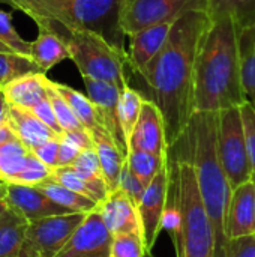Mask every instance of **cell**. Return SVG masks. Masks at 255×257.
<instances>
[{"label":"cell","instance_id":"43","mask_svg":"<svg viewBox=\"0 0 255 257\" xmlns=\"http://www.w3.org/2000/svg\"><path fill=\"white\" fill-rule=\"evenodd\" d=\"M8 113H9V101L6 99L3 90L0 89V122L8 119Z\"/></svg>","mask_w":255,"mask_h":257},{"label":"cell","instance_id":"8","mask_svg":"<svg viewBox=\"0 0 255 257\" xmlns=\"http://www.w3.org/2000/svg\"><path fill=\"white\" fill-rule=\"evenodd\" d=\"M189 11H209L207 0H120L119 29L131 36L155 24L176 21Z\"/></svg>","mask_w":255,"mask_h":257},{"label":"cell","instance_id":"21","mask_svg":"<svg viewBox=\"0 0 255 257\" xmlns=\"http://www.w3.org/2000/svg\"><path fill=\"white\" fill-rule=\"evenodd\" d=\"M45 78V74H29L8 83L2 87V90L9 104L33 108L36 104L48 98Z\"/></svg>","mask_w":255,"mask_h":257},{"label":"cell","instance_id":"45","mask_svg":"<svg viewBox=\"0 0 255 257\" xmlns=\"http://www.w3.org/2000/svg\"><path fill=\"white\" fill-rule=\"evenodd\" d=\"M0 53H14V51H12L8 45H5V44L0 41Z\"/></svg>","mask_w":255,"mask_h":257},{"label":"cell","instance_id":"32","mask_svg":"<svg viewBox=\"0 0 255 257\" xmlns=\"http://www.w3.org/2000/svg\"><path fill=\"white\" fill-rule=\"evenodd\" d=\"M111 257H153L144 238L134 233L113 235Z\"/></svg>","mask_w":255,"mask_h":257},{"label":"cell","instance_id":"5","mask_svg":"<svg viewBox=\"0 0 255 257\" xmlns=\"http://www.w3.org/2000/svg\"><path fill=\"white\" fill-rule=\"evenodd\" d=\"M32 17L38 27L56 30H92L104 35H123L119 29L120 0H5ZM119 44V41H116Z\"/></svg>","mask_w":255,"mask_h":257},{"label":"cell","instance_id":"42","mask_svg":"<svg viewBox=\"0 0 255 257\" xmlns=\"http://www.w3.org/2000/svg\"><path fill=\"white\" fill-rule=\"evenodd\" d=\"M14 137H17V134L14 133V130L9 125L8 119L3 120V122H0V145L5 143V142H8V140H11V139H14Z\"/></svg>","mask_w":255,"mask_h":257},{"label":"cell","instance_id":"35","mask_svg":"<svg viewBox=\"0 0 255 257\" xmlns=\"http://www.w3.org/2000/svg\"><path fill=\"white\" fill-rule=\"evenodd\" d=\"M0 41L8 45L14 53L23 54V56H29L30 57V48H32V42L23 39L11 20V14L0 11Z\"/></svg>","mask_w":255,"mask_h":257},{"label":"cell","instance_id":"23","mask_svg":"<svg viewBox=\"0 0 255 257\" xmlns=\"http://www.w3.org/2000/svg\"><path fill=\"white\" fill-rule=\"evenodd\" d=\"M239 59L245 93L248 99L255 104V23L240 27Z\"/></svg>","mask_w":255,"mask_h":257},{"label":"cell","instance_id":"47","mask_svg":"<svg viewBox=\"0 0 255 257\" xmlns=\"http://www.w3.org/2000/svg\"><path fill=\"white\" fill-rule=\"evenodd\" d=\"M252 182H254V185H255V175H252Z\"/></svg>","mask_w":255,"mask_h":257},{"label":"cell","instance_id":"25","mask_svg":"<svg viewBox=\"0 0 255 257\" xmlns=\"http://www.w3.org/2000/svg\"><path fill=\"white\" fill-rule=\"evenodd\" d=\"M38 188H41L50 199H53L60 206L69 209L71 212L89 214L98 208V202H95L93 199H89L74 190H69L53 179L42 182L41 185H38Z\"/></svg>","mask_w":255,"mask_h":257},{"label":"cell","instance_id":"18","mask_svg":"<svg viewBox=\"0 0 255 257\" xmlns=\"http://www.w3.org/2000/svg\"><path fill=\"white\" fill-rule=\"evenodd\" d=\"M8 122L12 126L17 137L32 151L33 148L56 139L62 137L53 131L47 123H44L30 108L9 104Z\"/></svg>","mask_w":255,"mask_h":257},{"label":"cell","instance_id":"1","mask_svg":"<svg viewBox=\"0 0 255 257\" xmlns=\"http://www.w3.org/2000/svg\"><path fill=\"white\" fill-rule=\"evenodd\" d=\"M209 11H189L173 26L164 48L141 74L162 113L167 143H179L195 113L197 62L212 26Z\"/></svg>","mask_w":255,"mask_h":257},{"label":"cell","instance_id":"33","mask_svg":"<svg viewBox=\"0 0 255 257\" xmlns=\"http://www.w3.org/2000/svg\"><path fill=\"white\" fill-rule=\"evenodd\" d=\"M53 181L62 184L63 187L69 188V190H74L89 199H93L95 202H102L101 196L98 194V191L93 188V185H90L87 181H84L74 169L72 166H68V167H57L53 170V176H51Z\"/></svg>","mask_w":255,"mask_h":257},{"label":"cell","instance_id":"12","mask_svg":"<svg viewBox=\"0 0 255 257\" xmlns=\"http://www.w3.org/2000/svg\"><path fill=\"white\" fill-rule=\"evenodd\" d=\"M83 81L86 86L87 96L96 105L105 130L110 133V136L113 137L116 145L120 148V151L128 157V146H126L122 128H120L119 113H117L122 89H119L116 84L110 81H102V80H96L90 77H83Z\"/></svg>","mask_w":255,"mask_h":257},{"label":"cell","instance_id":"28","mask_svg":"<svg viewBox=\"0 0 255 257\" xmlns=\"http://www.w3.org/2000/svg\"><path fill=\"white\" fill-rule=\"evenodd\" d=\"M170 155V152H168ZM167 157H161V155H155L152 152H146V151H138V149H129L128 152V164L132 170V173L143 182L144 187H147L153 178L158 175V172L162 169V166L167 163L168 160Z\"/></svg>","mask_w":255,"mask_h":257},{"label":"cell","instance_id":"38","mask_svg":"<svg viewBox=\"0 0 255 257\" xmlns=\"http://www.w3.org/2000/svg\"><path fill=\"white\" fill-rule=\"evenodd\" d=\"M224 257H255V233L230 238L224 247Z\"/></svg>","mask_w":255,"mask_h":257},{"label":"cell","instance_id":"27","mask_svg":"<svg viewBox=\"0 0 255 257\" xmlns=\"http://www.w3.org/2000/svg\"><path fill=\"white\" fill-rule=\"evenodd\" d=\"M143 102H144V98L141 96V93L132 89L131 86H126L120 92L117 113H119V122H120V128H122L128 149H129V140L132 137L134 128L141 113Z\"/></svg>","mask_w":255,"mask_h":257},{"label":"cell","instance_id":"29","mask_svg":"<svg viewBox=\"0 0 255 257\" xmlns=\"http://www.w3.org/2000/svg\"><path fill=\"white\" fill-rule=\"evenodd\" d=\"M29 74L44 72L29 56L18 53H0V89L8 83Z\"/></svg>","mask_w":255,"mask_h":257},{"label":"cell","instance_id":"44","mask_svg":"<svg viewBox=\"0 0 255 257\" xmlns=\"http://www.w3.org/2000/svg\"><path fill=\"white\" fill-rule=\"evenodd\" d=\"M6 187H8V184L0 179V203L6 202V191H8Z\"/></svg>","mask_w":255,"mask_h":257},{"label":"cell","instance_id":"46","mask_svg":"<svg viewBox=\"0 0 255 257\" xmlns=\"http://www.w3.org/2000/svg\"><path fill=\"white\" fill-rule=\"evenodd\" d=\"M8 209V203L6 202H3V203H0V217L3 215V212Z\"/></svg>","mask_w":255,"mask_h":257},{"label":"cell","instance_id":"41","mask_svg":"<svg viewBox=\"0 0 255 257\" xmlns=\"http://www.w3.org/2000/svg\"><path fill=\"white\" fill-rule=\"evenodd\" d=\"M83 149L77 146L72 140L68 137L62 136L60 137V146H59V160H57V167H68L72 166L77 157L80 155Z\"/></svg>","mask_w":255,"mask_h":257},{"label":"cell","instance_id":"15","mask_svg":"<svg viewBox=\"0 0 255 257\" xmlns=\"http://www.w3.org/2000/svg\"><path fill=\"white\" fill-rule=\"evenodd\" d=\"M96 209L113 235L134 233L143 236L138 206L120 188L111 191L102 202H99Z\"/></svg>","mask_w":255,"mask_h":257},{"label":"cell","instance_id":"24","mask_svg":"<svg viewBox=\"0 0 255 257\" xmlns=\"http://www.w3.org/2000/svg\"><path fill=\"white\" fill-rule=\"evenodd\" d=\"M56 87L62 93V96L68 101L69 107L72 108V111L75 113V116L78 117V120L83 123L86 130L93 133L96 130L105 128L96 105L92 102V99L87 95H83L81 92L62 83H56Z\"/></svg>","mask_w":255,"mask_h":257},{"label":"cell","instance_id":"26","mask_svg":"<svg viewBox=\"0 0 255 257\" xmlns=\"http://www.w3.org/2000/svg\"><path fill=\"white\" fill-rule=\"evenodd\" d=\"M30 149L18 139L14 137L0 145V179L12 182L17 175L24 169Z\"/></svg>","mask_w":255,"mask_h":257},{"label":"cell","instance_id":"36","mask_svg":"<svg viewBox=\"0 0 255 257\" xmlns=\"http://www.w3.org/2000/svg\"><path fill=\"white\" fill-rule=\"evenodd\" d=\"M242 120H243V130H245V139H246V149L249 163L252 167V175H255V104L249 99L245 101L240 105Z\"/></svg>","mask_w":255,"mask_h":257},{"label":"cell","instance_id":"14","mask_svg":"<svg viewBox=\"0 0 255 257\" xmlns=\"http://www.w3.org/2000/svg\"><path fill=\"white\" fill-rule=\"evenodd\" d=\"M129 149L146 151L161 157H167L170 152L162 113L152 99H144L143 102L138 122L129 140Z\"/></svg>","mask_w":255,"mask_h":257},{"label":"cell","instance_id":"34","mask_svg":"<svg viewBox=\"0 0 255 257\" xmlns=\"http://www.w3.org/2000/svg\"><path fill=\"white\" fill-rule=\"evenodd\" d=\"M53 170L51 167H48L45 163H42L33 152H30L27 163L24 166V169L17 175V178L12 181V184H21V185H32V187H38L42 182L51 179L53 176Z\"/></svg>","mask_w":255,"mask_h":257},{"label":"cell","instance_id":"7","mask_svg":"<svg viewBox=\"0 0 255 257\" xmlns=\"http://www.w3.org/2000/svg\"><path fill=\"white\" fill-rule=\"evenodd\" d=\"M218 149L219 158L231 190L252 179L240 107L218 111Z\"/></svg>","mask_w":255,"mask_h":257},{"label":"cell","instance_id":"17","mask_svg":"<svg viewBox=\"0 0 255 257\" xmlns=\"http://www.w3.org/2000/svg\"><path fill=\"white\" fill-rule=\"evenodd\" d=\"M177 21V20H176ZM176 21H167L161 24H155L152 27L143 29L129 38V62L134 74L141 75L149 63L158 56V53L164 48L168 35Z\"/></svg>","mask_w":255,"mask_h":257},{"label":"cell","instance_id":"22","mask_svg":"<svg viewBox=\"0 0 255 257\" xmlns=\"http://www.w3.org/2000/svg\"><path fill=\"white\" fill-rule=\"evenodd\" d=\"M29 221L9 208L0 217V257H21Z\"/></svg>","mask_w":255,"mask_h":257},{"label":"cell","instance_id":"2","mask_svg":"<svg viewBox=\"0 0 255 257\" xmlns=\"http://www.w3.org/2000/svg\"><path fill=\"white\" fill-rule=\"evenodd\" d=\"M212 18L197 62L195 113L221 111L248 101L240 74V26L233 15Z\"/></svg>","mask_w":255,"mask_h":257},{"label":"cell","instance_id":"37","mask_svg":"<svg viewBox=\"0 0 255 257\" xmlns=\"http://www.w3.org/2000/svg\"><path fill=\"white\" fill-rule=\"evenodd\" d=\"M119 188L122 191H125L128 194V197L138 206L143 194H144V190L146 187L143 185V182L132 173L129 164H128V160L125 161L123 167H122V172H120V178H119Z\"/></svg>","mask_w":255,"mask_h":257},{"label":"cell","instance_id":"3","mask_svg":"<svg viewBox=\"0 0 255 257\" xmlns=\"http://www.w3.org/2000/svg\"><path fill=\"white\" fill-rule=\"evenodd\" d=\"M218 111H197L191 117L179 142L185 143L186 155L195 169L200 191L212 220L215 233V257H224L227 244L225 215L231 187L224 172L218 149Z\"/></svg>","mask_w":255,"mask_h":257},{"label":"cell","instance_id":"13","mask_svg":"<svg viewBox=\"0 0 255 257\" xmlns=\"http://www.w3.org/2000/svg\"><path fill=\"white\" fill-rule=\"evenodd\" d=\"M6 203L21 217H24L29 223L53 217L69 214L71 211L56 203L50 199L41 188L32 185H21L6 182Z\"/></svg>","mask_w":255,"mask_h":257},{"label":"cell","instance_id":"30","mask_svg":"<svg viewBox=\"0 0 255 257\" xmlns=\"http://www.w3.org/2000/svg\"><path fill=\"white\" fill-rule=\"evenodd\" d=\"M212 17L233 15L240 27L255 23V0H207Z\"/></svg>","mask_w":255,"mask_h":257},{"label":"cell","instance_id":"19","mask_svg":"<svg viewBox=\"0 0 255 257\" xmlns=\"http://www.w3.org/2000/svg\"><path fill=\"white\" fill-rule=\"evenodd\" d=\"M30 57L45 74L57 63L69 59V48L63 36L53 27L39 26V35L32 42Z\"/></svg>","mask_w":255,"mask_h":257},{"label":"cell","instance_id":"40","mask_svg":"<svg viewBox=\"0 0 255 257\" xmlns=\"http://www.w3.org/2000/svg\"><path fill=\"white\" fill-rule=\"evenodd\" d=\"M30 110H32L44 123H47L53 131H56L59 136H63V130H62V126H60L57 117H56V113H54L53 105H51V102H50L48 98H45L44 101H41L39 104H36V105H35L33 108H30Z\"/></svg>","mask_w":255,"mask_h":257},{"label":"cell","instance_id":"31","mask_svg":"<svg viewBox=\"0 0 255 257\" xmlns=\"http://www.w3.org/2000/svg\"><path fill=\"white\" fill-rule=\"evenodd\" d=\"M45 89H47V95L48 99L53 105V110L56 113V117L65 131H74V130H83V123L78 120V117L75 116V113L72 111V108L69 107L68 101L62 96V93L57 90L56 83L45 78Z\"/></svg>","mask_w":255,"mask_h":257},{"label":"cell","instance_id":"10","mask_svg":"<svg viewBox=\"0 0 255 257\" xmlns=\"http://www.w3.org/2000/svg\"><path fill=\"white\" fill-rule=\"evenodd\" d=\"M170 178H171V163L170 155L167 163L153 178V181L146 187L144 194L138 203L140 220L143 226V236L147 248H152L156 244L161 229L164 227V217L170 194Z\"/></svg>","mask_w":255,"mask_h":257},{"label":"cell","instance_id":"6","mask_svg":"<svg viewBox=\"0 0 255 257\" xmlns=\"http://www.w3.org/2000/svg\"><path fill=\"white\" fill-rule=\"evenodd\" d=\"M59 33L66 41L69 59L77 65L81 77L110 81L122 90L129 86L131 62L122 45L92 30H60Z\"/></svg>","mask_w":255,"mask_h":257},{"label":"cell","instance_id":"9","mask_svg":"<svg viewBox=\"0 0 255 257\" xmlns=\"http://www.w3.org/2000/svg\"><path fill=\"white\" fill-rule=\"evenodd\" d=\"M86 215V212H69L29 223L21 257H56Z\"/></svg>","mask_w":255,"mask_h":257},{"label":"cell","instance_id":"11","mask_svg":"<svg viewBox=\"0 0 255 257\" xmlns=\"http://www.w3.org/2000/svg\"><path fill=\"white\" fill-rule=\"evenodd\" d=\"M113 233L98 209L89 212L56 257H111Z\"/></svg>","mask_w":255,"mask_h":257},{"label":"cell","instance_id":"16","mask_svg":"<svg viewBox=\"0 0 255 257\" xmlns=\"http://www.w3.org/2000/svg\"><path fill=\"white\" fill-rule=\"evenodd\" d=\"M255 233V185L251 181L231 190L225 215L227 239Z\"/></svg>","mask_w":255,"mask_h":257},{"label":"cell","instance_id":"4","mask_svg":"<svg viewBox=\"0 0 255 257\" xmlns=\"http://www.w3.org/2000/svg\"><path fill=\"white\" fill-rule=\"evenodd\" d=\"M170 224L177 257H215V233L204 205L195 169L185 157L171 160Z\"/></svg>","mask_w":255,"mask_h":257},{"label":"cell","instance_id":"39","mask_svg":"<svg viewBox=\"0 0 255 257\" xmlns=\"http://www.w3.org/2000/svg\"><path fill=\"white\" fill-rule=\"evenodd\" d=\"M59 146H60V137L51 139L36 148L32 149V152L48 167L57 169V160H59Z\"/></svg>","mask_w":255,"mask_h":257},{"label":"cell","instance_id":"20","mask_svg":"<svg viewBox=\"0 0 255 257\" xmlns=\"http://www.w3.org/2000/svg\"><path fill=\"white\" fill-rule=\"evenodd\" d=\"M90 134L95 142V149L101 161L102 176L108 185V190L110 193L116 191L119 188V178H120L122 167L128 157L120 151V148L116 145V142L113 140V137L105 128L96 130Z\"/></svg>","mask_w":255,"mask_h":257}]
</instances>
